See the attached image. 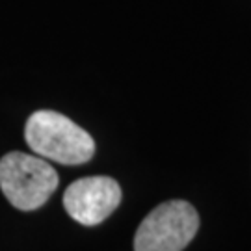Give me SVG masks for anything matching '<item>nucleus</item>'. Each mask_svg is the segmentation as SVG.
Returning <instances> with one entry per match:
<instances>
[{
  "label": "nucleus",
  "mask_w": 251,
  "mask_h": 251,
  "mask_svg": "<svg viewBox=\"0 0 251 251\" xmlns=\"http://www.w3.org/2000/svg\"><path fill=\"white\" fill-rule=\"evenodd\" d=\"M25 140L39 158L63 166H78L95 154L90 132L54 110H37L28 117Z\"/></svg>",
  "instance_id": "1"
},
{
  "label": "nucleus",
  "mask_w": 251,
  "mask_h": 251,
  "mask_svg": "<svg viewBox=\"0 0 251 251\" xmlns=\"http://www.w3.org/2000/svg\"><path fill=\"white\" fill-rule=\"evenodd\" d=\"M60 177L47 160L11 151L0 158V190L19 210H36L58 188Z\"/></svg>",
  "instance_id": "2"
},
{
  "label": "nucleus",
  "mask_w": 251,
  "mask_h": 251,
  "mask_svg": "<svg viewBox=\"0 0 251 251\" xmlns=\"http://www.w3.org/2000/svg\"><path fill=\"white\" fill-rule=\"evenodd\" d=\"M199 229L194 206L173 199L162 203L145 216L134 236V251H182Z\"/></svg>",
  "instance_id": "3"
},
{
  "label": "nucleus",
  "mask_w": 251,
  "mask_h": 251,
  "mask_svg": "<svg viewBox=\"0 0 251 251\" xmlns=\"http://www.w3.org/2000/svg\"><path fill=\"white\" fill-rule=\"evenodd\" d=\"M121 203V186L112 177H84L67 186L63 206L80 225H99Z\"/></svg>",
  "instance_id": "4"
}]
</instances>
